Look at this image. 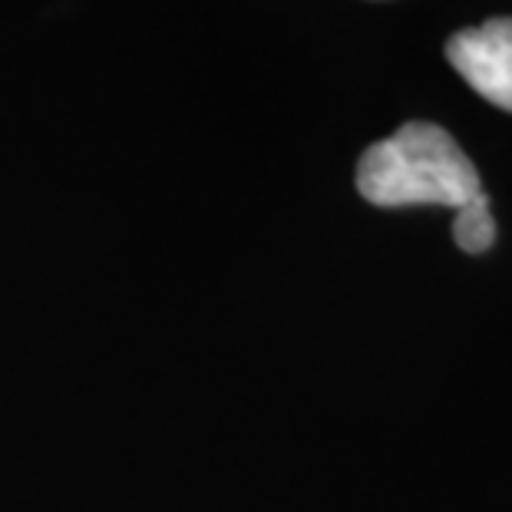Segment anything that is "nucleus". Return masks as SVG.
<instances>
[{"mask_svg": "<svg viewBox=\"0 0 512 512\" xmlns=\"http://www.w3.org/2000/svg\"><path fill=\"white\" fill-rule=\"evenodd\" d=\"M357 192L377 209L450 205L463 209L483 182L460 143L433 123H407L370 146L357 162Z\"/></svg>", "mask_w": 512, "mask_h": 512, "instance_id": "nucleus-1", "label": "nucleus"}, {"mask_svg": "<svg viewBox=\"0 0 512 512\" xmlns=\"http://www.w3.org/2000/svg\"><path fill=\"white\" fill-rule=\"evenodd\" d=\"M446 60L483 100L512 113V17L453 34L446 40Z\"/></svg>", "mask_w": 512, "mask_h": 512, "instance_id": "nucleus-2", "label": "nucleus"}, {"mask_svg": "<svg viewBox=\"0 0 512 512\" xmlns=\"http://www.w3.org/2000/svg\"><path fill=\"white\" fill-rule=\"evenodd\" d=\"M453 238H456V245H460L466 255L486 252V248L496 242V219H493V212H489L486 192L479 195V199L466 202L463 209H456Z\"/></svg>", "mask_w": 512, "mask_h": 512, "instance_id": "nucleus-3", "label": "nucleus"}]
</instances>
